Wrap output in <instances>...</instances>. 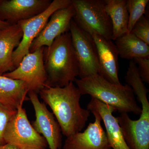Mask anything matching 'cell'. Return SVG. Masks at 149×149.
Returning a JSON list of instances; mask_svg holds the SVG:
<instances>
[{
    "mask_svg": "<svg viewBox=\"0 0 149 149\" xmlns=\"http://www.w3.org/2000/svg\"><path fill=\"white\" fill-rule=\"evenodd\" d=\"M39 93L41 98L52 109L63 135L67 137L81 132L91 112L80 106L82 95L73 82L63 88L45 87Z\"/></svg>",
    "mask_w": 149,
    "mask_h": 149,
    "instance_id": "6da1fadb",
    "label": "cell"
},
{
    "mask_svg": "<svg viewBox=\"0 0 149 149\" xmlns=\"http://www.w3.org/2000/svg\"><path fill=\"white\" fill-rule=\"evenodd\" d=\"M44 62L47 74L45 87L63 88L74 82L79 70L70 32L57 37L49 47H44Z\"/></svg>",
    "mask_w": 149,
    "mask_h": 149,
    "instance_id": "7a4b0ae2",
    "label": "cell"
},
{
    "mask_svg": "<svg viewBox=\"0 0 149 149\" xmlns=\"http://www.w3.org/2000/svg\"><path fill=\"white\" fill-rule=\"evenodd\" d=\"M74 82L82 95H89L113 107L120 113L141 114L142 109L136 102L133 90L127 84L110 83L99 74L76 78Z\"/></svg>",
    "mask_w": 149,
    "mask_h": 149,
    "instance_id": "3957f363",
    "label": "cell"
},
{
    "mask_svg": "<svg viewBox=\"0 0 149 149\" xmlns=\"http://www.w3.org/2000/svg\"><path fill=\"white\" fill-rule=\"evenodd\" d=\"M141 104L140 118L133 120L128 113H120L117 118L126 144L130 149H149V92L139 73H131L125 80Z\"/></svg>",
    "mask_w": 149,
    "mask_h": 149,
    "instance_id": "277c9868",
    "label": "cell"
},
{
    "mask_svg": "<svg viewBox=\"0 0 149 149\" xmlns=\"http://www.w3.org/2000/svg\"><path fill=\"white\" fill-rule=\"evenodd\" d=\"M73 19L80 29L92 35L112 40V25L105 8V0H72Z\"/></svg>",
    "mask_w": 149,
    "mask_h": 149,
    "instance_id": "5b68a950",
    "label": "cell"
},
{
    "mask_svg": "<svg viewBox=\"0 0 149 149\" xmlns=\"http://www.w3.org/2000/svg\"><path fill=\"white\" fill-rule=\"evenodd\" d=\"M22 104L8 124L4 135L6 143L19 149H47V141L30 123Z\"/></svg>",
    "mask_w": 149,
    "mask_h": 149,
    "instance_id": "8992f818",
    "label": "cell"
},
{
    "mask_svg": "<svg viewBox=\"0 0 149 149\" xmlns=\"http://www.w3.org/2000/svg\"><path fill=\"white\" fill-rule=\"evenodd\" d=\"M69 32L79 67L80 79L98 74L100 67L97 52L92 35L80 29L73 19Z\"/></svg>",
    "mask_w": 149,
    "mask_h": 149,
    "instance_id": "52a82bcc",
    "label": "cell"
},
{
    "mask_svg": "<svg viewBox=\"0 0 149 149\" xmlns=\"http://www.w3.org/2000/svg\"><path fill=\"white\" fill-rule=\"evenodd\" d=\"M72 0H54L45 11L37 16L19 22L23 32L19 45L14 51L12 62L16 68L24 56L29 53V48L34 40L42 31L52 15L56 10L68 7Z\"/></svg>",
    "mask_w": 149,
    "mask_h": 149,
    "instance_id": "ba28073f",
    "label": "cell"
},
{
    "mask_svg": "<svg viewBox=\"0 0 149 149\" xmlns=\"http://www.w3.org/2000/svg\"><path fill=\"white\" fill-rule=\"evenodd\" d=\"M45 47L39 48L24 56L18 66L13 71L3 74L26 83L29 92L37 93L45 88L47 80L44 62Z\"/></svg>",
    "mask_w": 149,
    "mask_h": 149,
    "instance_id": "9c48e42d",
    "label": "cell"
},
{
    "mask_svg": "<svg viewBox=\"0 0 149 149\" xmlns=\"http://www.w3.org/2000/svg\"><path fill=\"white\" fill-rule=\"evenodd\" d=\"M37 94L32 91L28 93L36 117L35 120L32 122V126L45 138L50 149H61L62 146V135L60 126L45 104L40 101Z\"/></svg>",
    "mask_w": 149,
    "mask_h": 149,
    "instance_id": "30bf717a",
    "label": "cell"
},
{
    "mask_svg": "<svg viewBox=\"0 0 149 149\" xmlns=\"http://www.w3.org/2000/svg\"><path fill=\"white\" fill-rule=\"evenodd\" d=\"M95 117L83 132L66 137L63 149H110L106 133L101 125L100 116L95 110L89 109Z\"/></svg>",
    "mask_w": 149,
    "mask_h": 149,
    "instance_id": "8fae6325",
    "label": "cell"
},
{
    "mask_svg": "<svg viewBox=\"0 0 149 149\" xmlns=\"http://www.w3.org/2000/svg\"><path fill=\"white\" fill-rule=\"evenodd\" d=\"M74 15V9L72 4L55 11L42 31L32 42L29 48V53L33 52L42 47H49L57 37L69 32Z\"/></svg>",
    "mask_w": 149,
    "mask_h": 149,
    "instance_id": "7c38bea8",
    "label": "cell"
},
{
    "mask_svg": "<svg viewBox=\"0 0 149 149\" xmlns=\"http://www.w3.org/2000/svg\"><path fill=\"white\" fill-rule=\"evenodd\" d=\"M50 0H0V20L10 25L32 18L50 5Z\"/></svg>",
    "mask_w": 149,
    "mask_h": 149,
    "instance_id": "4fadbf2b",
    "label": "cell"
},
{
    "mask_svg": "<svg viewBox=\"0 0 149 149\" xmlns=\"http://www.w3.org/2000/svg\"><path fill=\"white\" fill-rule=\"evenodd\" d=\"M95 44L100 67L99 74L110 83L120 84L118 77V54L111 40L92 35Z\"/></svg>",
    "mask_w": 149,
    "mask_h": 149,
    "instance_id": "5bb4252c",
    "label": "cell"
},
{
    "mask_svg": "<svg viewBox=\"0 0 149 149\" xmlns=\"http://www.w3.org/2000/svg\"><path fill=\"white\" fill-rule=\"evenodd\" d=\"M93 109L98 113L103 121L106 130L107 138L113 149H130L126 144L117 118L113 115L116 111L114 108L97 99L91 98L87 109Z\"/></svg>",
    "mask_w": 149,
    "mask_h": 149,
    "instance_id": "9a60e30c",
    "label": "cell"
},
{
    "mask_svg": "<svg viewBox=\"0 0 149 149\" xmlns=\"http://www.w3.org/2000/svg\"><path fill=\"white\" fill-rule=\"evenodd\" d=\"M23 32L19 24L0 29V75L15 69L12 62L14 49L19 45Z\"/></svg>",
    "mask_w": 149,
    "mask_h": 149,
    "instance_id": "2e32d148",
    "label": "cell"
},
{
    "mask_svg": "<svg viewBox=\"0 0 149 149\" xmlns=\"http://www.w3.org/2000/svg\"><path fill=\"white\" fill-rule=\"evenodd\" d=\"M28 92L27 85L23 81L0 75V104L4 106L17 110L25 101L29 100L27 97Z\"/></svg>",
    "mask_w": 149,
    "mask_h": 149,
    "instance_id": "e0dca14e",
    "label": "cell"
},
{
    "mask_svg": "<svg viewBox=\"0 0 149 149\" xmlns=\"http://www.w3.org/2000/svg\"><path fill=\"white\" fill-rule=\"evenodd\" d=\"M105 8L112 25V40L128 33L129 14L125 0H105Z\"/></svg>",
    "mask_w": 149,
    "mask_h": 149,
    "instance_id": "ac0fdd59",
    "label": "cell"
},
{
    "mask_svg": "<svg viewBox=\"0 0 149 149\" xmlns=\"http://www.w3.org/2000/svg\"><path fill=\"white\" fill-rule=\"evenodd\" d=\"M118 55L121 58L133 60L136 58L149 57V45L131 32L115 40Z\"/></svg>",
    "mask_w": 149,
    "mask_h": 149,
    "instance_id": "d6986e66",
    "label": "cell"
},
{
    "mask_svg": "<svg viewBox=\"0 0 149 149\" xmlns=\"http://www.w3.org/2000/svg\"><path fill=\"white\" fill-rule=\"evenodd\" d=\"M149 0H127L126 7L129 14L128 32H131L137 22L144 15Z\"/></svg>",
    "mask_w": 149,
    "mask_h": 149,
    "instance_id": "ffe728a7",
    "label": "cell"
},
{
    "mask_svg": "<svg viewBox=\"0 0 149 149\" xmlns=\"http://www.w3.org/2000/svg\"><path fill=\"white\" fill-rule=\"evenodd\" d=\"M131 33L149 45V20L143 15L134 25Z\"/></svg>",
    "mask_w": 149,
    "mask_h": 149,
    "instance_id": "44dd1931",
    "label": "cell"
},
{
    "mask_svg": "<svg viewBox=\"0 0 149 149\" xmlns=\"http://www.w3.org/2000/svg\"><path fill=\"white\" fill-rule=\"evenodd\" d=\"M17 110L10 109L0 104V146L6 144L4 135L8 122L16 114Z\"/></svg>",
    "mask_w": 149,
    "mask_h": 149,
    "instance_id": "7402d4cb",
    "label": "cell"
},
{
    "mask_svg": "<svg viewBox=\"0 0 149 149\" xmlns=\"http://www.w3.org/2000/svg\"><path fill=\"white\" fill-rule=\"evenodd\" d=\"M137 65L140 77L143 82L149 83V57L136 58L133 60Z\"/></svg>",
    "mask_w": 149,
    "mask_h": 149,
    "instance_id": "603a6c76",
    "label": "cell"
},
{
    "mask_svg": "<svg viewBox=\"0 0 149 149\" xmlns=\"http://www.w3.org/2000/svg\"><path fill=\"white\" fill-rule=\"evenodd\" d=\"M0 149H19L16 147L10 144H6L3 146H0Z\"/></svg>",
    "mask_w": 149,
    "mask_h": 149,
    "instance_id": "cb8c5ba5",
    "label": "cell"
},
{
    "mask_svg": "<svg viewBox=\"0 0 149 149\" xmlns=\"http://www.w3.org/2000/svg\"><path fill=\"white\" fill-rule=\"evenodd\" d=\"M10 25V24L8 22L0 20V29H4Z\"/></svg>",
    "mask_w": 149,
    "mask_h": 149,
    "instance_id": "d4e9b609",
    "label": "cell"
}]
</instances>
